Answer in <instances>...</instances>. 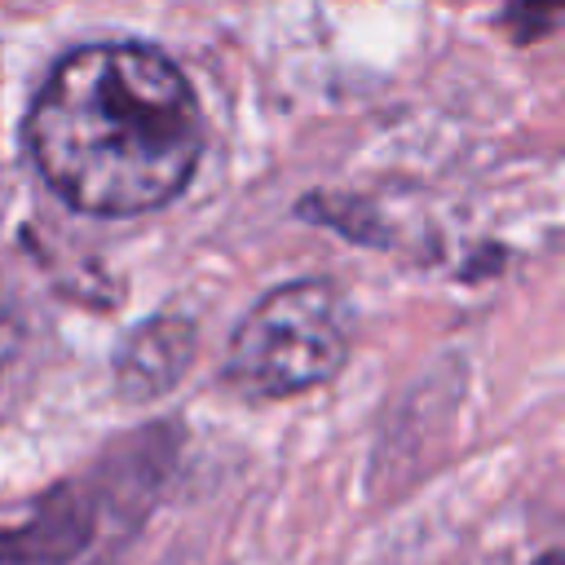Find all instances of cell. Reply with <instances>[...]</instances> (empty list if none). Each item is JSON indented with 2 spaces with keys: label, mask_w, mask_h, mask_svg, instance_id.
I'll return each mask as SVG.
<instances>
[{
  "label": "cell",
  "mask_w": 565,
  "mask_h": 565,
  "mask_svg": "<svg viewBox=\"0 0 565 565\" xmlns=\"http://www.w3.org/2000/svg\"><path fill=\"white\" fill-rule=\"evenodd\" d=\"M26 141L40 177L79 212L137 216L185 190L203 119L185 75L146 44H84L44 79Z\"/></svg>",
  "instance_id": "obj_1"
},
{
  "label": "cell",
  "mask_w": 565,
  "mask_h": 565,
  "mask_svg": "<svg viewBox=\"0 0 565 565\" xmlns=\"http://www.w3.org/2000/svg\"><path fill=\"white\" fill-rule=\"evenodd\" d=\"M349 353L344 305L331 282L300 278L269 291L234 331L225 375L252 397H291L340 371Z\"/></svg>",
  "instance_id": "obj_2"
},
{
  "label": "cell",
  "mask_w": 565,
  "mask_h": 565,
  "mask_svg": "<svg viewBox=\"0 0 565 565\" xmlns=\"http://www.w3.org/2000/svg\"><path fill=\"white\" fill-rule=\"evenodd\" d=\"M194 349V331L185 318H159L146 331H137L119 358V380L132 393H163V384H172Z\"/></svg>",
  "instance_id": "obj_3"
}]
</instances>
